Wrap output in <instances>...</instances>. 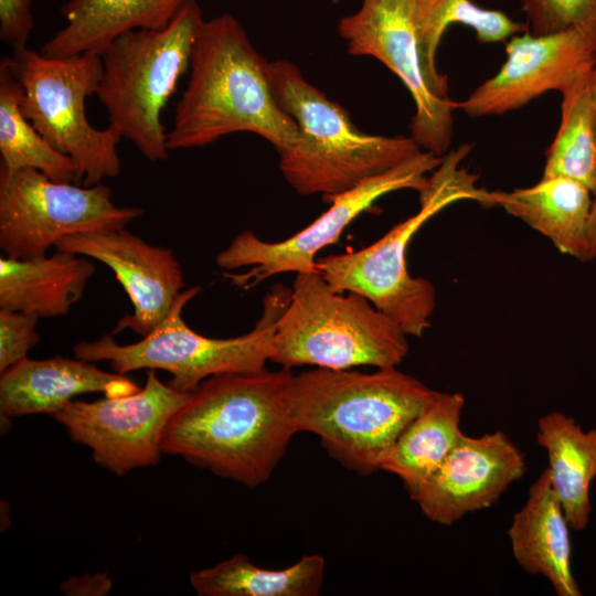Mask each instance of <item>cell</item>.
<instances>
[{
	"label": "cell",
	"instance_id": "1",
	"mask_svg": "<svg viewBox=\"0 0 596 596\" xmlns=\"http://www.w3.org/2000/svg\"><path fill=\"white\" fill-rule=\"evenodd\" d=\"M290 369L211 376L167 424L161 449L254 488L265 482L297 430Z\"/></svg>",
	"mask_w": 596,
	"mask_h": 596
},
{
	"label": "cell",
	"instance_id": "2",
	"mask_svg": "<svg viewBox=\"0 0 596 596\" xmlns=\"http://www.w3.org/2000/svg\"><path fill=\"white\" fill-rule=\"evenodd\" d=\"M234 132L255 134L279 151L294 141L298 127L276 99L269 63L240 21L224 12L199 29L167 147H204Z\"/></svg>",
	"mask_w": 596,
	"mask_h": 596
},
{
	"label": "cell",
	"instance_id": "3",
	"mask_svg": "<svg viewBox=\"0 0 596 596\" xmlns=\"http://www.w3.org/2000/svg\"><path fill=\"white\" fill-rule=\"evenodd\" d=\"M436 393L397 366L373 373L316 368L294 374L290 415L297 433L318 435L331 458L366 476Z\"/></svg>",
	"mask_w": 596,
	"mask_h": 596
},
{
	"label": "cell",
	"instance_id": "4",
	"mask_svg": "<svg viewBox=\"0 0 596 596\" xmlns=\"http://www.w3.org/2000/svg\"><path fill=\"white\" fill-rule=\"evenodd\" d=\"M269 75L278 104L298 127L294 141L277 153L280 172L300 195L329 202L423 150L412 136L361 131L347 109L290 61L269 63Z\"/></svg>",
	"mask_w": 596,
	"mask_h": 596
},
{
	"label": "cell",
	"instance_id": "5",
	"mask_svg": "<svg viewBox=\"0 0 596 596\" xmlns=\"http://www.w3.org/2000/svg\"><path fill=\"white\" fill-rule=\"evenodd\" d=\"M469 145L446 153L419 193V210L394 225L380 240L359 251L317 259V268L338 291L365 297L394 320L407 336L422 337L430 326L436 290L433 283L413 277L407 269V247L417 231L435 214L458 201L480 203L485 190L461 166Z\"/></svg>",
	"mask_w": 596,
	"mask_h": 596
},
{
	"label": "cell",
	"instance_id": "6",
	"mask_svg": "<svg viewBox=\"0 0 596 596\" xmlns=\"http://www.w3.org/2000/svg\"><path fill=\"white\" fill-rule=\"evenodd\" d=\"M407 337L365 297L336 290L320 272L299 273L276 321L269 361L285 369L397 366Z\"/></svg>",
	"mask_w": 596,
	"mask_h": 596
},
{
	"label": "cell",
	"instance_id": "7",
	"mask_svg": "<svg viewBox=\"0 0 596 596\" xmlns=\"http://www.w3.org/2000/svg\"><path fill=\"white\" fill-rule=\"evenodd\" d=\"M203 21L200 4L188 0L164 28L126 32L100 54L103 75L96 95L110 125L150 161L168 158L161 113L189 73Z\"/></svg>",
	"mask_w": 596,
	"mask_h": 596
},
{
	"label": "cell",
	"instance_id": "8",
	"mask_svg": "<svg viewBox=\"0 0 596 596\" xmlns=\"http://www.w3.org/2000/svg\"><path fill=\"white\" fill-rule=\"evenodd\" d=\"M200 292L195 286L183 290L169 315L149 334L130 344H119L111 334L74 345L75 358L108 361L113 371L127 374L137 370H163L171 374L169 385L192 392L204 380L225 373H251L266 369L276 321L289 290L276 286L265 297L264 310L254 329L245 334L216 339L192 330L184 322V306Z\"/></svg>",
	"mask_w": 596,
	"mask_h": 596
},
{
	"label": "cell",
	"instance_id": "9",
	"mask_svg": "<svg viewBox=\"0 0 596 596\" xmlns=\"http://www.w3.org/2000/svg\"><path fill=\"white\" fill-rule=\"evenodd\" d=\"M2 61L21 85L22 114L52 147L73 159L78 184L96 185L119 174L121 134L110 124L97 129L86 116V99L97 94L103 75L99 54L51 57L24 46Z\"/></svg>",
	"mask_w": 596,
	"mask_h": 596
},
{
	"label": "cell",
	"instance_id": "10",
	"mask_svg": "<svg viewBox=\"0 0 596 596\" xmlns=\"http://www.w3.org/2000/svg\"><path fill=\"white\" fill-rule=\"evenodd\" d=\"M338 33L350 54L380 61L405 85L415 105L409 127L418 146L439 157L448 153L458 103L449 97L448 77L426 56L419 0H362L340 19Z\"/></svg>",
	"mask_w": 596,
	"mask_h": 596
},
{
	"label": "cell",
	"instance_id": "11",
	"mask_svg": "<svg viewBox=\"0 0 596 596\" xmlns=\"http://www.w3.org/2000/svg\"><path fill=\"white\" fill-rule=\"evenodd\" d=\"M142 213L116 205L102 183L57 182L34 169L0 170V247L11 258L45 255L70 235L124 228Z\"/></svg>",
	"mask_w": 596,
	"mask_h": 596
},
{
	"label": "cell",
	"instance_id": "12",
	"mask_svg": "<svg viewBox=\"0 0 596 596\" xmlns=\"http://www.w3.org/2000/svg\"><path fill=\"white\" fill-rule=\"evenodd\" d=\"M443 158L421 150L389 171L336 195L328 202V210L284 241L266 242L252 231H245L216 255L215 263L226 270L253 266L244 274H225L234 285L244 289L278 274L319 272L317 254L338 243L354 219L383 195L405 189L421 192L428 183V174L441 163Z\"/></svg>",
	"mask_w": 596,
	"mask_h": 596
},
{
	"label": "cell",
	"instance_id": "13",
	"mask_svg": "<svg viewBox=\"0 0 596 596\" xmlns=\"http://www.w3.org/2000/svg\"><path fill=\"white\" fill-rule=\"evenodd\" d=\"M190 393L162 383L156 370H148L138 391L94 402L72 400L53 417L73 441L91 448L96 464L123 476L159 461L164 428Z\"/></svg>",
	"mask_w": 596,
	"mask_h": 596
},
{
	"label": "cell",
	"instance_id": "14",
	"mask_svg": "<svg viewBox=\"0 0 596 596\" xmlns=\"http://www.w3.org/2000/svg\"><path fill=\"white\" fill-rule=\"evenodd\" d=\"M500 70L458 104L469 117L503 115L550 91L567 89L596 61V22L509 39Z\"/></svg>",
	"mask_w": 596,
	"mask_h": 596
},
{
	"label": "cell",
	"instance_id": "15",
	"mask_svg": "<svg viewBox=\"0 0 596 596\" xmlns=\"http://www.w3.org/2000/svg\"><path fill=\"white\" fill-rule=\"evenodd\" d=\"M524 471L523 454L503 432L464 434L438 470L408 496L427 519L451 525L491 507Z\"/></svg>",
	"mask_w": 596,
	"mask_h": 596
},
{
	"label": "cell",
	"instance_id": "16",
	"mask_svg": "<svg viewBox=\"0 0 596 596\" xmlns=\"http://www.w3.org/2000/svg\"><path fill=\"white\" fill-rule=\"evenodd\" d=\"M55 248L91 257L114 272L134 312L120 318L113 333L129 329L146 337L169 315L183 291V272L173 253L150 245L125 227L70 235Z\"/></svg>",
	"mask_w": 596,
	"mask_h": 596
},
{
	"label": "cell",
	"instance_id": "17",
	"mask_svg": "<svg viewBox=\"0 0 596 596\" xmlns=\"http://www.w3.org/2000/svg\"><path fill=\"white\" fill-rule=\"evenodd\" d=\"M138 390L127 374L103 371L91 361L61 355L43 360L25 358L1 373L0 413L6 418L53 416L84 393L99 392L116 397Z\"/></svg>",
	"mask_w": 596,
	"mask_h": 596
},
{
	"label": "cell",
	"instance_id": "18",
	"mask_svg": "<svg viewBox=\"0 0 596 596\" xmlns=\"http://www.w3.org/2000/svg\"><path fill=\"white\" fill-rule=\"evenodd\" d=\"M568 526L545 468L513 517L508 530L511 550L521 568L546 578L558 596H581L571 567Z\"/></svg>",
	"mask_w": 596,
	"mask_h": 596
},
{
	"label": "cell",
	"instance_id": "19",
	"mask_svg": "<svg viewBox=\"0 0 596 596\" xmlns=\"http://www.w3.org/2000/svg\"><path fill=\"white\" fill-rule=\"evenodd\" d=\"M590 193L575 180L552 177L511 191L485 190L480 204L502 207L547 237L561 253L584 263L588 262Z\"/></svg>",
	"mask_w": 596,
	"mask_h": 596
},
{
	"label": "cell",
	"instance_id": "20",
	"mask_svg": "<svg viewBox=\"0 0 596 596\" xmlns=\"http://www.w3.org/2000/svg\"><path fill=\"white\" fill-rule=\"evenodd\" d=\"M188 0H68L61 8L66 25L41 49L51 57L102 54L119 35L158 30L170 23Z\"/></svg>",
	"mask_w": 596,
	"mask_h": 596
},
{
	"label": "cell",
	"instance_id": "21",
	"mask_svg": "<svg viewBox=\"0 0 596 596\" xmlns=\"http://www.w3.org/2000/svg\"><path fill=\"white\" fill-rule=\"evenodd\" d=\"M95 265L82 255L57 251L51 256L0 258V309L40 318L68 313L84 294Z\"/></svg>",
	"mask_w": 596,
	"mask_h": 596
},
{
	"label": "cell",
	"instance_id": "22",
	"mask_svg": "<svg viewBox=\"0 0 596 596\" xmlns=\"http://www.w3.org/2000/svg\"><path fill=\"white\" fill-rule=\"evenodd\" d=\"M536 443L546 451L551 485L566 520L583 531L592 513L589 489L596 478V428L584 430L561 412H551L538 421Z\"/></svg>",
	"mask_w": 596,
	"mask_h": 596
},
{
	"label": "cell",
	"instance_id": "23",
	"mask_svg": "<svg viewBox=\"0 0 596 596\" xmlns=\"http://www.w3.org/2000/svg\"><path fill=\"white\" fill-rule=\"evenodd\" d=\"M465 397L437 392L430 404L401 433L379 459V470L398 477L407 493L428 480L464 435Z\"/></svg>",
	"mask_w": 596,
	"mask_h": 596
},
{
	"label": "cell",
	"instance_id": "24",
	"mask_svg": "<svg viewBox=\"0 0 596 596\" xmlns=\"http://www.w3.org/2000/svg\"><path fill=\"white\" fill-rule=\"evenodd\" d=\"M326 562L321 555H304L283 570L253 564L236 554L211 567L190 574L200 596H317L323 584Z\"/></svg>",
	"mask_w": 596,
	"mask_h": 596
},
{
	"label": "cell",
	"instance_id": "25",
	"mask_svg": "<svg viewBox=\"0 0 596 596\" xmlns=\"http://www.w3.org/2000/svg\"><path fill=\"white\" fill-rule=\"evenodd\" d=\"M21 85L8 65L0 63L1 170L34 169L57 182L78 184L73 159L52 147L24 117L20 108Z\"/></svg>",
	"mask_w": 596,
	"mask_h": 596
},
{
	"label": "cell",
	"instance_id": "26",
	"mask_svg": "<svg viewBox=\"0 0 596 596\" xmlns=\"http://www.w3.org/2000/svg\"><path fill=\"white\" fill-rule=\"evenodd\" d=\"M590 68L561 93V121L546 151L542 178H568L595 194L596 126L589 95Z\"/></svg>",
	"mask_w": 596,
	"mask_h": 596
},
{
	"label": "cell",
	"instance_id": "27",
	"mask_svg": "<svg viewBox=\"0 0 596 596\" xmlns=\"http://www.w3.org/2000/svg\"><path fill=\"white\" fill-rule=\"evenodd\" d=\"M451 24L469 26L481 43L502 42L529 31L526 23L511 19L501 10L481 8L471 0H423V41L432 58H436L441 38Z\"/></svg>",
	"mask_w": 596,
	"mask_h": 596
},
{
	"label": "cell",
	"instance_id": "28",
	"mask_svg": "<svg viewBox=\"0 0 596 596\" xmlns=\"http://www.w3.org/2000/svg\"><path fill=\"white\" fill-rule=\"evenodd\" d=\"M529 32L543 35L596 22V0H517Z\"/></svg>",
	"mask_w": 596,
	"mask_h": 596
},
{
	"label": "cell",
	"instance_id": "29",
	"mask_svg": "<svg viewBox=\"0 0 596 596\" xmlns=\"http://www.w3.org/2000/svg\"><path fill=\"white\" fill-rule=\"evenodd\" d=\"M35 313L0 309V372L28 358V352L40 342Z\"/></svg>",
	"mask_w": 596,
	"mask_h": 596
},
{
	"label": "cell",
	"instance_id": "30",
	"mask_svg": "<svg viewBox=\"0 0 596 596\" xmlns=\"http://www.w3.org/2000/svg\"><path fill=\"white\" fill-rule=\"evenodd\" d=\"M34 0H0V40L17 47L26 46L32 33L34 19L32 4Z\"/></svg>",
	"mask_w": 596,
	"mask_h": 596
},
{
	"label": "cell",
	"instance_id": "31",
	"mask_svg": "<svg viewBox=\"0 0 596 596\" xmlns=\"http://www.w3.org/2000/svg\"><path fill=\"white\" fill-rule=\"evenodd\" d=\"M110 588L111 579L104 573L72 576L61 585V589L67 595H105Z\"/></svg>",
	"mask_w": 596,
	"mask_h": 596
},
{
	"label": "cell",
	"instance_id": "32",
	"mask_svg": "<svg viewBox=\"0 0 596 596\" xmlns=\"http://www.w3.org/2000/svg\"><path fill=\"white\" fill-rule=\"evenodd\" d=\"M594 195L587 228L588 260L596 259V193Z\"/></svg>",
	"mask_w": 596,
	"mask_h": 596
},
{
	"label": "cell",
	"instance_id": "33",
	"mask_svg": "<svg viewBox=\"0 0 596 596\" xmlns=\"http://www.w3.org/2000/svg\"><path fill=\"white\" fill-rule=\"evenodd\" d=\"M589 95L594 110L595 126H596V61L593 64L589 73Z\"/></svg>",
	"mask_w": 596,
	"mask_h": 596
}]
</instances>
